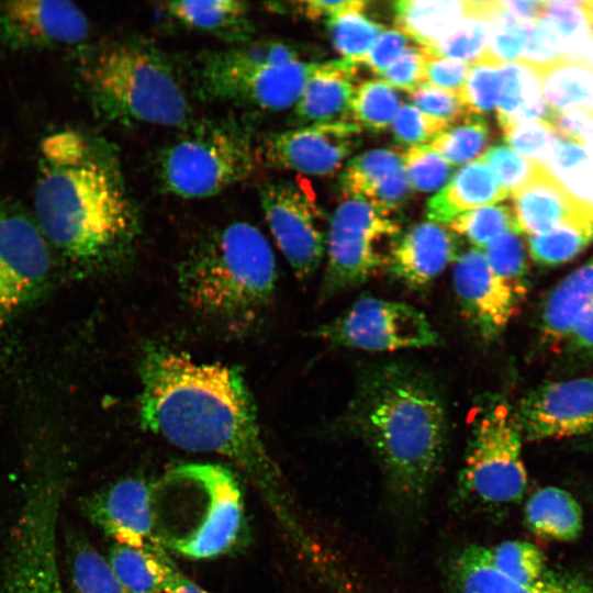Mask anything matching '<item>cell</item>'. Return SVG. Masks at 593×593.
<instances>
[{
  "instance_id": "60",
  "label": "cell",
  "mask_w": 593,
  "mask_h": 593,
  "mask_svg": "<svg viewBox=\"0 0 593 593\" xmlns=\"http://www.w3.org/2000/svg\"><path fill=\"white\" fill-rule=\"evenodd\" d=\"M581 64H583L593 72V36L584 51Z\"/></svg>"
},
{
  "instance_id": "19",
  "label": "cell",
  "mask_w": 593,
  "mask_h": 593,
  "mask_svg": "<svg viewBox=\"0 0 593 593\" xmlns=\"http://www.w3.org/2000/svg\"><path fill=\"white\" fill-rule=\"evenodd\" d=\"M88 518L115 544L159 551L150 505V482L141 478L122 479L85 501Z\"/></svg>"
},
{
  "instance_id": "11",
  "label": "cell",
  "mask_w": 593,
  "mask_h": 593,
  "mask_svg": "<svg viewBox=\"0 0 593 593\" xmlns=\"http://www.w3.org/2000/svg\"><path fill=\"white\" fill-rule=\"evenodd\" d=\"M318 63L298 60L284 65L243 61L230 49L211 54L201 69L205 96L265 111L294 107Z\"/></svg>"
},
{
  "instance_id": "13",
  "label": "cell",
  "mask_w": 593,
  "mask_h": 593,
  "mask_svg": "<svg viewBox=\"0 0 593 593\" xmlns=\"http://www.w3.org/2000/svg\"><path fill=\"white\" fill-rule=\"evenodd\" d=\"M48 243L15 202L0 200V332L49 271Z\"/></svg>"
},
{
  "instance_id": "55",
  "label": "cell",
  "mask_w": 593,
  "mask_h": 593,
  "mask_svg": "<svg viewBox=\"0 0 593 593\" xmlns=\"http://www.w3.org/2000/svg\"><path fill=\"white\" fill-rule=\"evenodd\" d=\"M592 120L593 111L586 109H550L546 119L559 139L581 146Z\"/></svg>"
},
{
  "instance_id": "59",
  "label": "cell",
  "mask_w": 593,
  "mask_h": 593,
  "mask_svg": "<svg viewBox=\"0 0 593 593\" xmlns=\"http://www.w3.org/2000/svg\"><path fill=\"white\" fill-rule=\"evenodd\" d=\"M160 593H208L204 589L189 579L179 569L174 573L169 583Z\"/></svg>"
},
{
  "instance_id": "34",
  "label": "cell",
  "mask_w": 593,
  "mask_h": 593,
  "mask_svg": "<svg viewBox=\"0 0 593 593\" xmlns=\"http://www.w3.org/2000/svg\"><path fill=\"white\" fill-rule=\"evenodd\" d=\"M545 166L593 219V156L588 149L559 139Z\"/></svg>"
},
{
  "instance_id": "2",
  "label": "cell",
  "mask_w": 593,
  "mask_h": 593,
  "mask_svg": "<svg viewBox=\"0 0 593 593\" xmlns=\"http://www.w3.org/2000/svg\"><path fill=\"white\" fill-rule=\"evenodd\" d=\"M35 222L70 262L99 268L131 245L136 221L119 177L82 132H56L41 144Z\"/></svg>"
},
{
  "instance_id": "52",
  "label": "cell",
  "mask_w": 593,
  "mask_h": 593,
  "mask_svg": "<svg viewBox=\"0 0 593 593\" xmlns=\"http://www.w3.org/2000/svg\"><path fill=\"white\" fill-rule=\"evenodd\" d=\"M425 57L422 47H406L380 77L392 88L411 92L424 81Z\"/></svg>"
},
{
  "instance_id": "57",
  "label": "cell",
  "mask_w": 593,
  "mask_h": 593,
  "mask_svg": "<svg viewBox=\"0 0 593 593\" xmlns=\"http://www.w3.org/2000/svg\"><path fill=\"white\" fill-rule=\"evenodd\" d=\"M564 348L579 358H593V303L581 316Z\"/></svg>"
},
{
  "instance_id": "39",
  "label": "cell",
  "mask_w": 593,
  "mask_h": 593,
  "mask_svg": "<svg viewBox=\"0 0 593 593\" xmlns=\"http://www.w3.org/2000/svg\"><path fill=\"white\" fill-rule=\"evenodd\" d=\"M489 141L486 121L479 115H467L462 122L435 137L430 147L450 165L458 166L480 156Z\"/></svg>"
},
{
  "instance_id": "10",
  "label": "cell",
  "mask_w": 593,
  "mask_h": 593,
  "mask_svg": "<svg viewBox=\"0 0 593 593\" xmlns=\"http://www.w3.org/2000/svg\"><path fill=\"white\" fill-rule=\"evenodd\" d=\"M313 335L333 346L367 351L425 348L438 335L416 307L371 295L361 296Z\"/></svg>"
},
{
  "instance_id": "3",
  "label": "cell",
  "mask_w": 593,
  "mask_h": 593,
  "mask_svg": "<svg viewBox=\"0 0 593 593\" xmlns=\"http://www.w3.org/2000/svg\"><path fill=\"white\" fill-rule=\"evenodd\" d=\"M347 417L378 458L396 504L418 510L446 447V407L435 380L409 363L371 367L359 379Z\"/></svg>"
},
{
  "instance_id": "16",
  "label": "cell",
  "mask_w": 593,
  "mask_h": 593,
  "mask_svg": "<svg viewBox=\"0 0 593 593\" xmlns=\"http://www.w3.org/2000/svg\"><path fill=\"white\" fill-rule=\"evenodd\" d=\"M360 134L361 128L350 121L302 125L268 137L262 156L280 169L327 176L337 171L359 146Z\"/></svg>"
},
{
  "instance_id": "22",
  "label": "cell",
  "mask_w": 593,
  "mask_h": 593,
  "mask_svg": "<svg viewBox=\"0 0 593 593\" xmlns=\"http://www.w3.org/2000/svg\"><path fill=\"white\" fill-rule=\"evenodd\" d=\"M452 231L433 222L419 223L394 242L388 269L411 288H422L438 277L457 256Z\"/></svg>"
},
{
  "instance_id": "26",
  "label": "cell",
  "mask_w": 593,
  "mask_h": 593,
  "mask_svg": "<svg viewBox=\"0 0 593 593\" xmlns=\"http://www.w3.org/2000/svg\"><path fill=\"white\" fill-rule=\"evenodd\" d=\"M489 166L479 158L460 168L426 206L428 222L448 224L459 214L508 198Z\"/></svg>"
},
{
  "instance_id": "46",
  "label": "cell",
  "mask_w": 593,
  "mask_h": 593,
  "mask_svg": "<svg viewBox=\"0 0 593 593\" xmlns=\"http://www.w3.org/2000/svg\"><path fill=\"white\" fill-rule=\"evenodd\" d=\"M402 159L411 187L418 191H434L451 175V165L430 146H411Z\"/></svg>"
},
{
  "instance_id": "25",
  "label": "cell",
  "mask_w": 593,
  "mask_h": 593,
  "mask_svg": "<svg viewBox=\"0 0 593 593\" xmlns=\"http://www.w3.org/2000/svg\"><path fill=\"white\" fill-rule=\"evenodd\" d=\"M593 303V259L577 268L548 294L541 309L539 336L545 346L562 348Z\"/></svg>"
},
{
  "instance_id": "8",
  "label": "cell",
  "mask_w": 593,
  "mask_h": 593,
  "mask_svg": "<svg viewBox=\"0 0 593 593\" xmlns=\"http://www.w3.org/2000/svg\"><path fill=\"white\" fill-rule=\"evenodd\" d=\"M254 168L249 137L231 123L199 124L166 146L158 157L163 189L182 199L213 197L246 179Z\"/></svg>"
},
{
  "instance_id": "18",
  "label": "cell",
  "mask_w": 593,
  "mask_h": 593,
  "mask_svg": "<svg viewBox=\"0 0 593 593\" xmlns=\"http://www.w3.org/2000/svg\"><path fill=\"white\" fill-rule=\"evenodd\" d=\"M452 283L463 315L485 340L502 334L523 299L492 271L475 247L457 258Z\"/></svg>"
},
{
  "instance_id": "41",
  "label": "cell",
  "mask_w": 593,
  "mask_h": 593,
  "mask_svg": "<svg viewBox=\"0 0 593 593\" xmlns=\"http://www.w3.org/2000/svg\"><path fill=\"white\" fill-rule=\"evenodd\" d=\"M454 233L465 236L475 248L483 249L506 232L521 234L513 210L503 204L482 206L459 214L449 223Z\"/></svg>"
},
{
  "instance_id": "53",
  "label": "cell",
  "mask_w": 593,
  "mask_h": 593,
  "mask_svg": "<svg viewBox=\"0 0 593 593\" xmlns=\"http://www.w3.org/2000/svg\"><path fill=\"white\" fill-rule=\"evenodd\" d=\"M425 55L424 81L459 94L470 65L457 59L430 55L426 52Z\"/></svg>"
},
{
  "instance_id": "49",
  "label": "cell",
  "mask_w": 593,
  "mask_h": 593,
  "mask_svg": "<svg viewBox=\"0 0 593 593\" xmlns=\"http://www.w3.org/2000/svg\"><path fill=\"white\" fill-rule=\"evenodd\" d=\"M566 60L558 38L549 24L539 19L529 24L523 53L518 59L522 64L540 72Z\"/></svg>"
},
{
  "instance_id": "43",
  "label": "cell",
  "mask_w": 593,
  "mask_h": 593,
  "mask_svg": "<svg viewBox=\"0 0 593 593\" xmlns=\"http://www.w3.org/2000/svg\"><path fill=\"white\" fill-rule=\"evenodd\" d=\"M486 553L495 569L519 582H536L548 572L542 551L528 541H503L486 547Z\"/></svg>"
},
{
  "instance_id": "21",
  "label": "cell",
  "mask_w": 593,
  "mask_h": 593,
  "mask_svg": "<svg viewBox=\"0 0 593 593\" xmlns=\"http://www.w3.org/2000/svg\"><path fill=\"white\" fill-rule=\"evenodd\" d=\"M340 184L347 197L361 199L389 215L411 198L412 187L402 155L387 148L365 152L350 159Z\"/></svg>"
},
{
  "instance_id": "33",
  "label": "cell",
  "mask_w": 593,
  "mask_h": 593,
  "mask_svg": "<svg viewBox=\"0 0 593 593\" xmlns=\"http://www.w3.org/2000/svg\"><path fill=\"white\" fill-rule=\"evenodd\" d=\"M536 74L550 109L593 111V72L583 64L563 60Z\"/></svg>"
},
{
  "instance_id": "42",
  "label": "cell",
  "mask_w": 593,
  "mask_h": 593,
  "mask_svg": "<svg viewBox=\"0 0 593 593\" xmlns=\"http://www.w3.org/2000/svg\"><path fill=\"white\" fill-rule=\"evenodd\" d=\"M492 271L524 298L527 292V250L517 232H506L483 249Z\"/></svg>"
},
{
  "instance_id": "37",
  "label": "cell",
  "mask_w": 593,
  "mask_h": 593,
  "mask_svg": "<svg viewBox=\"0 0 593 593\" xmlns=\"http://www.w3.org/2000/svg\"><path fill=\"white\" fill-rule=\"evenodd\" d=\"M540 19L545 20L556 34L563 58L581 63L593 36L583 1H546Z\"/></svg>"
},
{
  "instance_id": "51",
  "label": "cell",
  "mask_w": 593,
  "mask_h": 593,
  "mask_svg": "<svg viewBox=\"0 0 593 593\" xmlns=\"http://www.w3.org/2000/svg\"><path fill=\"white\" fill-rule=\"evenodd\" d=\"M409 93L418 110L450 126L468 115L459 94L455 92L423 82Z\"/></svg>"
},
{
  "instance_id": "17",
  "label": "cell",
  "mask_w": 593,
  "mask_h": 593,
  "mask_svg": "<svg viewBox=\"0 0 593 593\" xmlns=\"http://www.w3.org/2000/svg\"><path fill=\"white\" fill-rule=\"evenodd\" d=\"M89 31L87 15L69 1L0 2V44L10 49L75 45L83 42Z\"/></svg>"
},
{
  "instance_id": "40",
  "label": "cell",
  "mask_w": 593,
  "mask_h": 593,
  "mask_svg": "<svg viewBox=\"0 0 593 593\" xmlns=\"http://www.w3.org/2000/svg\"><path fill=\"white\" fill-rule=\"evenodd\" d=\"M327 29L335 49L347 59L358 61L384 31L360 11H344L327 19Z\"/></svg>"
},
{
  "instance_id": "48",
  "label": "cell",
  "mask_w": 593,
  "mask_h": 593,
  "mask_svg": "<svg viewBox=\"0 0 593 593\" xmlns=\"http://www.w3.org/2000/svg\"><path fill=\"white\" fill-rule=\"evenodd\" d=\"M480 158L510 195L527 184L544 165L522 156L505 145L491 147Z\"/></svg>"
},
{
  "instance_id": "36",
  "label": "cell",
  "mask_w": 593,
  "mask_h": 593,
  "mask_svg": "<svg viewBox=\"0 0 593 593\" xmlns=\"http://www.w3.org/2000/svg\"><path fill=\"white\" fill-rule=\"evenodd\" d=\"M69 571L74 593H128L110 562L85 539L69 544Z\"/></svg>"
},
{
  "instance_id": "7",
  "label": "cell",
  "mask_w": 593,
  "mask_h": 593,
  "mask_svg": "<svg viewBox=\"0 0 593 593\" xmlns=\"http://www.w3.org/2000/svg\"><path fill=\"white\" fill-rule=\"evenodd\" d=\"M471 435L458 479V497L493 511L522 500L527 472L515 409L501 395L484 396L470 412Z\"/></svg>"
},
{
  "instance_id": "29",
  "label": "cell",
  "mask_w": 593,
  "mask_h": 593,
  "mask_svg": "<svg viewBox=\"0 0 593 593\" xmlns=\"http://www.w3.org/2000/svg\"><path fill=\"white\" fill-rule=\"evenodd\" d=\"M501 88L496 116L502 128L532 120H546L550 108L545 102L538 75L521 61L500 66Z\"/></svg>"
},
{
  "instance_id": "23",
  "label": "cell",
  "mask_w": 593,
  "mask_h": 593,
  "mask_svg": "<svg viewBox=\"0 0 593 593\" xmlns=\"http://www.w3.org/2000/svg\"><path fill=\"white\" fill-rule=\"evenodd\" d=\"M356 81V61L318 63L294 104L298 121L303 125L348 121Z\"/></svg>"
},
{
  "instance_id": "9",
  "label": "cell",
  "mask_w": 593,
  "mask_h": 593,
  "mask_svg": "<svg viewBox=\"0 0 593 593\" xmlns=\"http://www.w3.org/2000/svg\"><path fill=\"white\" fill-rule=\"evenodd\" d=\"M399 236L400 226L389 214L348 197L337 206L326 234L322 298L359 286L387 267Z\"/></svg>"
},
{
  "instance_id": "38",
  "label": "cell",
  "mask_w": 593,
  "mask_h": 593,
  "mask_svg": "<svg viewBox=\"0 0 593 593\" xmlns=\"http://www.w3.org/2000/svg\"><path fill=\"white\" fill-rule=\"evenodd\" d=\"M400 109V98L394 89L382 80H367L356 87L350 116L361 128L380 133L389 127Z\"/></svg>"
},
{
  "instance_id": "4",
  "label": "cell",
  "mask_w": 593,
  "mask_h": 593,
  "mask_svg": "<svg viewBox=\"0 0 593 593\" xmlns=\"http://www.w3.org/2000/svg\"><path fill=\"white\" fill-rule=\"evenodd\" d=\"M150 505L159 544L189 559L231 551L244 529L239 482L220 465L191 462L168 469L150 482Z\"/></svg>"
},
{
  "instance_id": "31",
  "label": "cell",
  "mask_w": 593,
  "mask_h": 593,
  "mask_svg": "<svg viewBox=\"0 0 593 593\" xmlns=\"http://www.w3.org/2000/svg\"><path fill=\"white\" fill-rule=\"evenodd\" d=\"M170 16L195 30L244 40L248 33V4L237 0L172 1L166 4Z\"/></svg>"
},
{
  "instance_id": "27",
  "label": "cell",
  "mask_w": 593,
  "mask_h": 593,
  "mask_svg": "<svg viewBox=\"0 0 593 593\" xmlns=\"http://www.w3.org/2000/svg\"><path fill=\"white\" fill-rule=\"evenodd\" d=\"M524 518L536 536L568 542L577 539L583 529L582 510L575 497L558 486L537 490L528 499Z\"/></svg>"
},
{
  "instance_id": "24",
  "label": "cell",
  "mask_w": 593,
  "mask_h": 593,
  "mask_svg": "<svg viewBox=\"0 0 593 593\" xmlns=\"http://www.w3.org/2000/svg\"><path fill=\"white\" fill-rule=\"evenodd\" d=\"M513 213L521 233L541 234L578 220L593 219L541 165L536 176L512 194Z\"/></svg>"
},
{
  "instance_id": "63",
  "label": "cell",
  "mask_w": 593,
  "mask_h": 593,
  "mask_svg": "<svg viewBox=\"0 0 593 593\" xmlns=\"http://www.w3.org/2000/svg\"><path fill=\"white\" fill-rule=\"evenodd\" d=\"M589 436H590V439H591V441L593 444V430L589 434Z\"/></svg>"
},
{
  "instance_id": "54",
  "label": "cell",
  "mask_w": 593,
  "mask_h": 593,
  "mask_svg": "<svg viewBox=\"0 0 593 593\" xmlns=\"http://www.w3.org/2000/svg\"><path fill=\"white\" fill-rule=\"evenodd\" d=\"M406 35L399 30H384L370 51L358 63L381 75L406 48Z\"/></svg>"
},
{
  "instance_id": "14",
  "label": "cell",
  "mask_w": 593,
  "mask_h": 593,
  "mask_svg": "<svg viewBox=\"0 0 593 593\" xmlns=\"http://www.w3.org/2000/svg\"><path fill=\"white\" fill-rule=\"evenodd\" d=\"M58 513L43 503L21 511L1 574L0 593H66L57 556Z\"/></svg>"
},
{
  "instance_id": "58",
  "label": "cell",
  "mask_w": 593,
  "mask_h": 593,
  "mask_svg": "<svg viewBox=\"0 0 593 593\" xmlns=\"http://www.w3.org/2000/svg\"><path fill=\"white\" fill-rule=\"evenodd\" d=\"M502 8L518 21L530 24L538 21L545 11L546 1H500Z\"/></svg>"
},
{
  "instance_id": "56",
  "label": "cell",
  "mask_w": 593,
  "mask_h": 593,
  "mask_svg": "<svg viewBox=\"0 0 593 593\" xmlns=\"http://www.w3.org/2000/svg\"><path fill=\"white\" fill-rule=\"evenodd\" d=\"M292 11L310 20L331 18L344 11H362L367 2L361 0H305L292 2Z\"/></svg>"
},
{
  "instance_id": "61",
  "label": "cell",
  "mask_w": 593,
  "mask_h": 593,
  "mask_svg": "<svg viewBox=\"0 0 593 593\" xmlns=\"http://www.w3.org/2000/svg\"><path fill=\"white\" fill-rule=\"evenodd\" d=\"M583 147H586L589 149L588 152L593 156V120L585 133Z\"/></svg>"
},
{
  "instance_id": "12",
  "label": "cell",
  "mask_w": 593,
  "mask_h": 593,
  "mask_svg": "<svg viewBox=\"0 0 593 593\" xmlns=\"http://www.w3.org/2000/svg\"><path fill=\"white\" fill-rule=\"evenodd\" d=\"M260 204L269 231L300 281L320 267L326 248L323 214L312 192L291 180L265 183Z\"/></svg>"
},
{
  "instance_id": "47",
  "label": "cell",
  "mask_w": 593,
  "mask_h": 593,
  "mask_svg": "<svg viewBox=\"0 0 593 593\" xmlns=\"http://www.w3.org/2000/svg\"><path fill=\"white\" fill-rule=\"evenodd\" d=\"M503 132L508 147L544 165L550 159L559 141L546 120L521 122L503 128Z\"/></svg>"
},
{
  "instance_id": "35",
  "label": "cell",
  "mask_w": 593,
  "mask_h": 593,
  "mask_svg": "<svg viewBox=\"0 0 593 593\" xmlns=\"http://www.w3.org/2000/svg\"><path fill=\"white\" fill-rule=\"evenodd\" d=\"M592 240L593 222L578 220L528 236V251L535 262L557 266L575 258Z\"/></svg>"
},
{
  "instance_id": "44",
  "label": "cell",
  "mask_w": 593,
  "mask_h": 593,
  "mask_svg": "<svg viewBox=\"0 0 593 593\" xmlns=\"http://www.w3.org/2000/svg\"><path fill=\"white\" fill-rule=\"evenodd\" d=\"M528 26L529 24L508 14L500 1H494L490 16L489 43L483 57L499 66L517 61L524 49Z\"/></svg>"
},
{
  "instance_id": "50",
  "label": "cell",
  "mask_w": 593,
  "mask_h": 593,
  "mask_svg": "<svg viewBox=\"0 0 593 593\" xmlns=\"http://www.w3.org/2000/svg\"><path fill=\"white\" fill-rule=\"evenodd\" d=\"M449 127L446 122L423 113L413 104L400 107L392 122L394 139L413 146L434 139Z\"/></svg>"
},
{
  "instance_id": "1",
  "label": "cell",
  "mask_w": 593,
  "mask_h": 593,
  "mask_svg": "<svg viewBox=\"0 0 593 593\" xmlns=\"http://www.w3.org/2000/svg\"><path fill=\"white\" fill-rule=\"evenodd\" d=\"M139 378L142 426L182 449L228 458L253 481L292 541L309 549L240 371L150 347L142 357Z\"/></svg>"
},
{
  "instance_id": "62",
  "label": "cell",
  "mask_w": 593,
  "mask_h": 593,
  "mask_svg": "<svg viewBox=\"0 0 593 593\" xmlns=\"http://www.w3.org/2000/svg\"><path fill=\"white\" fill-rule=\"evenodd\" d=\"M583 9L593 31V1H583Z\"/></svg>"
},
{
  "instance_id": "20",
  "label": "cell",
  "mask_w": 593,
  "mask_h": 593,
  "mask_svg": "<svg viewBox=\"0 0 593 593\" xmlns=\"http://www.w3.org/2000/svg\"><path fill=\"white\" fill-rule=\"evenodd\" d=\"M449 593H593L579 577L548 571L533 583L514 580L495 569L486 547L471 545L461 549L448 567Z\"/></svg>"
},
{
  "instance_id": "15",
  "label": "cell",
  "mask_w": 593,
  "mask_h": 593,
  "mask_svg": "<svg viewBox=\"0 0 593 593\" xmlns=\"http://www.w3.org/2000/svg\"><path fill=\"white\" fill-rule=\"evenodd\" d=\"M515 414L523 439L586 436L593 430V379L542 383L519 401Z\"/></svg>"
},
{
  "instance_id": "5",
  "label": "cell",
  "mask_w": 593,
  "mask_h": 593,
  "mask_svg": "<svg viewBox=\"0 0 593 593\" xmlns=\"http://www.w3.org/2000/svg\"><path fill=\"white\" fill-rule=\"evenodd\" d=\"M184 300L200 314L234 327L266 307L277 283L276 259L264 234L247 222L214 231L179 267Z\"/></svg>"
},
{
  "instance_id": "32",
  "label": "cell",
  "mask_w": 593,
  "mask_h": 593,
  "mask_svg": "<svg viewBox=\"0 0 593 593\" xmlns=\"http://www.w3.org/2000/svg\"><path fill=\"white\" fill-rule=\"evenodd\" d=\"M494 1H471L470 13L451 31L428 48L427 54L457 59L469 65L486 53L490 16Z\"/></svg>"
},
{
  "instance_id": "6",
  "label": "cell",
  "mask_w": 593,
  "mask_h": 593,
  "mask_svg": "<svg viewBox=\"0 0 593 593\" xmlns=\"http://www.w3.org/2000/svg\"><path fill=\"white\" fill-rule=\"evenodd\" d=\"M83 78L92 105L109 121L178 127L189 120V100L176 70L148 44L107 46L88 64Z\"/></svg>"
},
{
  "instance_id": "28",
  "label": "cell",
  "mask_w": 593,
  "mask_h": 593,
  "mask_svg": "<svg viewBox=\"0 0 593 593\" xmlns=\"http://www.w3.org/2000/svg\"><path fill=\"white\" fill-rule=\"evenodd\" d=\"M393 11L398 30L428 48L470 13L471 1L400 0Z\"/></svg>"
},
{
  "instance_id": "45",
  "label": "cell",
  "mask_w": 593,
  "mask_h": 593,
  "mask_svg": "<svg viewBox=\"0 0 593 593\" xmlns=\"http://www.w3.org/2000/svg\"><path fill=\"white\" fill-rule=\"evenodd\" d=\"M500 66L482 57L470 65L466 81L459 92L468 115L488 114L495 107L500 94Z\"/></svg>"
},
{
  "instance_id": "30",
  "label": "cell",
  "mask_w": 593,
  "mask_h": 593,
  "mask_svg": "<svg viewBox=\"0 0 593 593\" xmlns=\"http://www.w3.org/2000/svg\"><path fill=\"white\" fill-rule=\"evenodd\" d=\"M128 593H160L178 570L167 550L152 551L115 544L108 558Z\"/></svg>"
}]
</instances>
